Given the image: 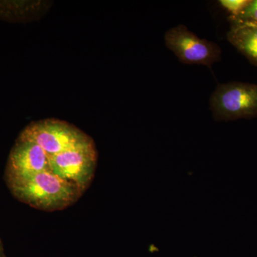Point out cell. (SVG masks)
Returning <instances> with one entry per match:
<instances>
[{
    "instance_id": "obj_1",
    "label": "cell",
    "mask_w": 257,
    "mask_h": 257,
    "mask_svg": "<svg viewBox=\"0 0 257 257\" xmlns=\"http://www.w3.org/2000/svg\"><path fill=\"white\" fill-rule=\"evenodd\" d=\"M15 197L36 209L56 211L65 209L77 202L82 191L61 178L52 171H45L31 177L10 182Z\"/></svg>"
},
{
    "instance_id": "obj_2",
    "label": "cell",
    "mask_w": 257,
    "mask_h": 257,
    "mask_svg": "<svg viewBox=\"0 0 257 257\" xmlns=\"http://www.w3.org/2000/svg\"><path fill=\"white\" fill-rule=\"evenodd\" d=\"M18 139L42 147L50 157L89 143L92 138L67 121L47 119L29 124Z\"/></svg>"
},
{
    "instance_id": "obj_3",
    "label": "cell",
    "mask_w": 257,
    "mask_h": 257,
    "mask_svg": "<svg viewBox=\"0 0 257 257\" xmlns=\"http://www.w3.org/2000/svg\"><path fill=\"white\" fill-rule=\"evenodd\" d=\"M216 121L251 119L257 116V84L229 82L219 84L210 99Z\"/></svg>"
},
{
    "instance_id": "obj_4",
    "label": "cell",
    "mask_w": 257,
    "mask_h": 257,
    "mask_svg": "<svg viewBox=\"0 0 257 257\" xmlns=\"http://www.w3.org/2000/svg\"><path fill=\"white\" fill-rule=\"evenodd\" d=\"M96 162L97 153L93 140L50 157L52 172L77 186L83 192L94 177Z\"/></svg>"
},
{
    "instance_id": "obj_5",
    "label": "cell",
    "mask_w": 257,
    "mask_h": 257,
    "mask_svg": "<svg viewBox=\"0 0 257 257\" xmlns=\"http://www.w3.org/2000/svg\"><path fill=\"white\" fill-rule=\"evenodd\" d=\"M165 42L167 48L184 64H202L211 67L220 60V47L214 42L201 39L184 25L167 30Z\"/></svg>"
},
{
    "instance_id": "obj_6",
    "label": "cell",
    "mask_w": 257,
    "mask_h": 257,
    "mask_svg": "<svg viewBox=\"0 0 257 257\" xmlns=\"http://www.w3.org/2000/svg\"><path fill=\"white\" fill-rule=\"evenodd\" d=\"M52 171L50 157L45 150L32 142L18 139L8 160V182L28 178L40 172Z\"/></svg>"
},
{
    "instance_id": "obj_7",
    "label": "cell",
    "mask_w": 257,
    "mask_h": 257,
    "mask_svg": "<svg viewBox=\"0 0 257 257\" xmlns=\"http://www.w3.org/2000/svg\"><path fill=\"white\" fill-rule=\"evenodd\" d=\"M227 38L230 43L257 66V23L230 17Z\"/></svg>"
},
{
    "instance_id": "obj_8",
    "label": "cell",
    "mask_w": 257,
    "mask_h": 257,
    "mask_svg": "<svg viewBox=\"0 0 257 257\" xmlns=\"http://www.w3.org/2000/svg\"><path fill=\"white\" fill-rule=\"evenodd\" d=\"M250 0H220L219 4L231 14L230 17L239 16L248 6Z\"/></svg>"
},
{
    "instance_id": "obj_9",
    "label": "cell",
    "mask_w": 257,
    "mask_h": 257,
    "mask_svg": "<svg viewBox=\"0 0 257 257\" xmlns=\"http://www.w3.org/2000/svg\"><path fill=\"white\" fill-rule=\"evenodd\" d=\"M236 18L249 20L257 23V0L250 2L249 4L243 10L242 13L239 16L236 17Z\"/></svg>"
},
{
    "instance_id": "obj_10",
    "label": "cell",
    "mask_w": 257,
    "mask_h": 257,
    "mask_svg": "<svg viewBox=\"0 0 257 257\" xmlns=\"http://www.w3.org/2000/svg\"><path fill=\"white\" fill-rule=\"evenodd\" d=\"M0 257H3V252H2V243L0 241Z\"/></svg>"
}]
</instances>
